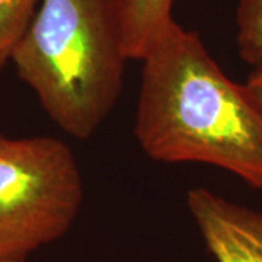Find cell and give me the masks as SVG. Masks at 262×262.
<instances>
[{
	"instance_id": "cell-5",
	"label": "cell",
	"mask_w": 262,
	"mask_h": 262,
	"mask_svg": "<svg viewBox=\"0 0 262 262\" xmlns=\"http://www.w3.org/2000/svg\"><path fill=\"white\" fill-rule=\"evenodd\" d=\"M173 0H115L121 42L127 60H143L173 22Z\"/></svg>"
},
{
	"instance_id": "cell-2",
	"label": "cell",
	"mask_w": 262,
	"mask_h": 262,
	"mask_svg": "<svg viewBox=\"0 0 262 262\" xmlns=\"http://www.w3.org/2000/svg\"><path fill=\"white\" fill-rule=\"evenodd\" d=\"M10 61L61 130L89 139L121 95L127 57L115 0H39Z\"/></svg>"
},
{
	"instance_id": "cell-4",
	"label": "cell",
	"mask_w": 262,
	"mask_h": 262,
	"mask_svg": "<svg viewBox=\"0 0 262 262\" xmlns=\"http://www.w3.org/2000/svg\"><path fill=\"white\" fill-rule=\"evenodd\" d=\"M187 207L215 261L262 262V211L201 187L188 191Z\"/></svg>"
},
{
	"instance_id": "cell-3",
	"label": "cell",
	"mask_w": 262,
	"mask_h": 262,
	"mask_svg": "<svg viewBox=\"0 0 262 262\" xmlns=\"http://www.w3.org/2000/svg\"><path fill=\"white\" fill-rule=\"evenodd\" d=\"M82 203V175L64 141L0 136V262H28L63 237Z\"/></svg>"
},
{
	"instance_id": "cell-6",
	"label": "cell",
	"mask_w": 262,
	"mask_h": 262,
	"mask_svg": "<svg viewBox=\"0 0 262 262\" xmlns=\"http://www.w3.org/2000/svg\"><path fill=\"white\" fill-rule=\"evenodd\" d=\"M39 0H0V73L25 34Z\"/></svg>"
},
{
	"instance_id": "cell-1",
	"label": "cell",
	"mask_w": 262,
	"mask_h": 262,
	"mask_svg": "<svg viewBox=\"0 0 262 262\" xmlns=\"http://www.w3.org/2000/svg\"><path fill=\"white\" fill-rule=\"evenodd\" d=\"M134 133L163 163H206L262 189V111L173 20L144 56Z\"/></svg>"
},
{
	"instance_id": "cell-8",
	"label": "cell",
	"mask_w": 262,
	"mask_h": 262,
	"mask_svg": "<svg viewBox=\"0 0 262 262\" xmlns=\"http://www.w3.org/2000/svg\"><path fill=\"white\" fill-rule=\"evenodd\" d=\"M245 86L248 88L249 94L252 95L255 102L262 111V64L255 67V70L251 73Z\"/></svg>"
},
{
	"instance_id": "cell-7",
	"label": "cell",
	"mask_w": 262,
	"mask_h": 262,
	"mask_svg": "<svg viewBox=\"0 0 262 262\" xmlns=\"http://www.w3.org/2000/svg\"><path fill=\"white\" fill-rule=\"evenodd\" d=\"M237 51L248 64H262V0H239L236 10Z\"/></svg>"
}]
</instances>
